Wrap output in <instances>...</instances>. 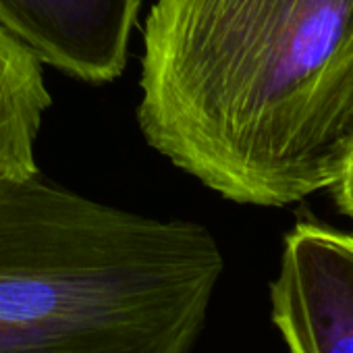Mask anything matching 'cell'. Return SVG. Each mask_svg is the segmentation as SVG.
<instances>
[{"mask_svg":"<svg viewBox=\"0 0 353 353\" xmlns=\"http://www.w3.org/2000/svg\"><path fill=\"white\" fill-rule=\"evenodd\" d=\"M223 268L198 223L0 174V353H192Z\"/></svg>","mask_w":353,"mask_h":353,"instance_id":"2","label":"cell"},{"mask_svg":"<svg viewBox=\"0 0 353 353\" xmlns=\"http://www.w3.org/2000/svg\"><path fill=\"white\" fill-rule=\"evenodd\" d=\"M339 210L353 221V154L349 156L343 172L336 176V181L330 185Z\"/></svg>","mask_w":353,"mask_h":353,"instance_id":"5","label":"cell"},{"mask_svg":"<svg viewBox=\"0 0 353 353\" xmlns=\"http://www.w3.org/2000/svg\"><path fill=\"white\" fill-rule=\"evenodd\" d=\"M270 303L289 353H353V237L299 223L285 237Z\"/></svg>","mask_w":353,"mask_h":353,"instance_id":"3","label":"cell"},{"mask_svg":"<svg viewBox=\"0 0 353 353\" xmlns=\"http://www.w3.org/2000/svg\"><path fill=\"white\" fill-rule=\"evenodd\" d=\"M137 121L239 204L332 185L353 154V0H156Z\"/></svg>","mask_w":353,"mask_h":353,"instance_id":"1","label":"cell"},{"mask_svg":"<svg viewBox=\"0 0 353 353\" xmlns=\"http://www.w3.org/2000/svg\"><path fill=\"white\" fill-rule=\"evenodd\" d=\"M139 0H0V28L40 63L77 79H117Z\"/></svg>","mask_w":353,"mask_h":353,"instance_id":"4","label":"cell"}]
</instances>
